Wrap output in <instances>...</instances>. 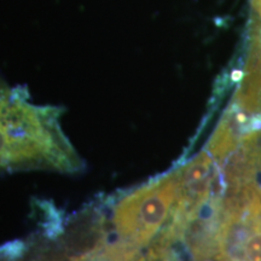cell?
<instances>
[{"instance_id":"obj_1","label":"cell","mask_w":261,"mask_h":261,"mask_svg":"<svg viewBox=\"0 0 261 261\" xmlns=\"http://www.w3.org/2000/svg\"><path fill=\"white\" fill-rule=\"evenodd\" d=\"M203 261H261V136L234 155L215 184Z\"/></svg>"},{"instance_id":"obj_2","label":"cell","mask_w":261,"mask_h":261,"mask_svg":"<svg viewBox=\"0 0 261 261\" xmlns=\"http://www.w3.org/2000/svg\"><path fill=\"white\" fill-rule=\"evenodd\" d=\"M62 110L32 104L25 91L0 84V130L8 143L10 172H83L84 161L65 137Z\"/></svg>"},{"instance_id":"obj_3","label":"cell","mask_w":261,"mask_h":261,"mask_svg":"<svg viewBox=\"0 0 261 261\" xmlns=\"http://www.w3.org/2000/svg\"><path fill=\"white\" fill-rule=\"evenodd\" d=\"M178 190L175 169L122 196L113 207L110 236L130 246L148 247L168 220Z\"/></svg>"},{"instance_id":"obj_4","label":"cell","mask_w":261,"mask_h":261,"mask_svg":"<svg viewBox=\"0 0 261 261\" xmlns=\"http://www.w3.org/2000/svg\"><path fill=\"white\" fill-rule=\"evenodd\" d=\"M27 246L22 241H14L0 246V261H18L24 256Z\"/></svg>"}]
</instances>
